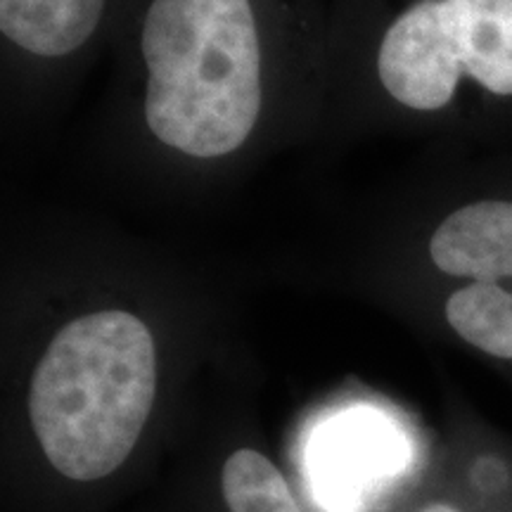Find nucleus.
<instances>
[{
    "mask_svg": "<svg viewBox=\"0 0 512 512\" xmlns=\"http://www.w3.org/2000/svg\"><path fill=\"white\" fill-rule=\"evenodd\" d=\"M463 74L512 95V0H430Z\"/></svg>",
    "mask_w": 512,
    "mask_h": 512,
    "instance_id": "20e7f679",
    "label": "nucleus"
},
{
    "mask_svg": "<svg viewBox=\"0 0 512 512\" xmlns=\"http://www.w3.org/2000/svg\"><path fill=\"white\" fill-rule=\"evenodd\" d=\"M145 117L164 145L223 157L261 107V53L249 0H152L143 27Z\"/></svg>",
    "mask_w": 512,
    "mask_h": 512,
    "instance_id": "f257e3e1",
    "label": "nucleus"
},
{
    "mask_svg": "<svg viewBox=\"0 0 512 512\" xmlns=\"http://www.w3.org/2000/svg\"><path fill=\"white\" fill-rule=\"evenodd\" d=\"M380 79L394 100L413 110H439L451 102L463 69L446 46L430 0H415L384 34Z\"/></svg>",
    "mask_w": 512,
    "mask_h": 512,
    "instance_id": "7ed1b4c3",
    "label": "nucleus"
},
{
    "mask_svg": "<svg viewBox=\"0 0 512 512\" xmlns=\"http://www.w3.org/2000/svg\"><path fill=\"white\" fill-rule=\"evenodd\" d=\"M446 323L484 354L512 361V292L494 283H470L446 299Z\"/></svg>",
    "mask_w": 512,
    "mask_h": 512,
    "instance_id": "0eeeda50",
    "label": "nucleus"
},
{
    "mask_svg": "<svg viewBox=\"0 0 512 512\" xmlns=\"http://www.w3.org/2000/svg\"><path fill=\"white\" fill-rule=\"evenodd\" d=\"M430 256L439 271L472 283L512 278V202L484 200L453 211L434 230Z\"/></svg>",
    "mask_w": 512,
    "mask_h": 512,
    "instance_id": "39448f33",
    "label": "nucleus"
},
{
    "mask_svg": "<svg viewBox=\"0 0 512 512\" xmlns=\"http://www.w3.org/2000/svg\"><path fill=\"white\" fill-rule=\"evenodd\" d=\"M105 0H0V29L19 48L60 57L88 41Z\"/></svg>",
    "mask_w": 512,
    "mask_h": 512,
    "instance_id": "423d86ee",
    "label": "nucleus"
},
{
    "mask_svg": "<svg viewBox=\"0 0 512 512\" xmlns=\"http://www.w3.org/2000/svg\"><path fill=\"white\" fill-rule=\"evenodd\" d=\"M128 512H309L297 484L261 441L230 437L166 460Z\"/></svg>",
    "mask_w": 512,
    "mask_h": 512,
    "instance_id": "f03ea898",
    "label": "nucleus"
}]
</instances>
